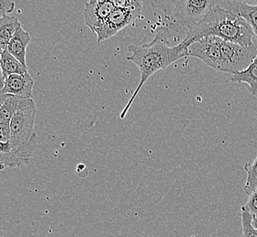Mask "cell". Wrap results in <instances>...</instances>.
Masks as SVG:
<instances>
[{"instance_id": "obj_1", "label": "cell", "mask_w": 257, "mask_h": 237, "mask_svg": "<svg viewBox=\"0 0 257 237\" xmlns=\"http://www.w3.org/2000/svg\"><path fill=\"white\" fill-rule=\"evenodd\" d=\"M170 37L171 31L168 28L161 26L156 30L155 38L151 43L142 47H136L134 45L128 46V50L133 55L128 57L127 59L138 67L141 72V80L134 95H132V98L122 109L119 116L120 118L126 117L134 100L137 98L141 89H143V86L152 75L158 70L166 69L178 59L189 57L188 48L183 46L182 43L176 47L169 46Z\"/></svg>"}, {"instance_id": "obj_2", "label": "cell", "mask_w": 257, "mask_h": 237, "mask_svg": "<svg viewBox=\"0 0 257 237\" xmlns=\"http://www.w3.org/2000/svg\"><path fill=\"white\" fill-rule=\"evenodd\" d=\"M207 37H217L224 41L249 47L253 45L254 33L252 27L242 18L218 5L197 25L189 29L181 43L188 48L195 41Z\"/></svg>"}, {"instance_id": "obj_3", "label": "cell", "mask_w": 257, "mask_h": 237, "mask_svg": "<svg viewBox=\"0 0 257 237\" xmlns=\"http://www.w3.org/2000/svg\"><path fill=\"white\" fill-rule=\"evenodd\" d=\"M150 4L163 10L183 28L191 29L206 17L218 6L214 0H175V1H150Z\"/></svg>"}, {"instance_id": "obj_4", "label": "cell", "mask_w": 257, "mask_h": 237, "mask_svg": "<svg viewBox=\"0 0 257 237\" xmlns=\"http://www.w3.org/2000/svg\"><path fill=\"white\" fill-rule=\"evenodd\" d=\"M37 105L34 99H23L20 109L10 121L12 144H28L37 135L34 132Z\"/></svg>"}, {"instance_id": "obj_5", "label": "cell", "mask_w": 257, "mask_h": 237, "mask_svg": "<svg viewBox=\"0 0 257 237\" xmlns=\"http://www.w3.org/2000/svg\"><path fill=\"white\" fill-rule=\"evenodd\" d=\"M257 48L254 45L242 47L223 40L222 46V72L232 75L247 69L256 57Z\"/></svg>"}, {"instance_id": "obj_6", "label": "cell", "mask_w": 257, "mask_h": 237, "mask_svg": "<svg viewBox=\"0 0 257 237\" xmlns=\"http://www.w3.org/2000/svg\"><path fill=\"white\" fill-rule=\"evenodd\" d=\"M143 2L136 0L135 4L128 8H115L103 27L96 33L98 42L108 40L127 26L133 24L142 15Z\"/></svg>"}, {"instance_id": "obj_7", "label": "cell", "mask_w": 257, "mask_h": 237, "mask_svg": "<svg viewBox=\"0 0 257 237\" xmlns=\"http://www.w3.org/2000/svg\"><path fill=\"white\" fill-rule=\"evenodd\" d=\"M38 147V136L36 135L30 143L13 144L0 143V166L1 170L6 168H20L30 163L35 150Z\"/></svg>"}, {"instance_id": "obj_8", "label": "cell", "mask_w": 257, "mask_h": 237, "mask_svg": "<svg viewBox=\"0 0 257 237\" xmlns=\"http://www.w3.org/2000/svg\"><path fill=\"white\" fill-rule=\"evenodd\" d=\"M223 43V40L217 37L203 38L189 46V57L197 58L204 64L221 71Z\"/></svg>"}, {"instance_id": "obj_9", "label": "cell", "mask_w": 257, "mask_h": 237, "mask_svg": "<svg viewBox=\"0 0 257 237\" xmlns=\"http://www.w3.org/2000/svg\"><path fill=\"white\" fill-rule=\"evenodd\" d=\"M115 8L113 0H90L85 4V24L92 32L97 33Z\"/></svg>"}, {"instance_id": "obj_10", "label": "cell", "mask_w": 257, "mask_h": 237, "mask_svg": "<svg viewBox=\"0 0 257 237\" xmlns=\"http://www.w3.org/2000/svg\"><path fill=\"white\" fill-rule=\"evenodd\" d=\"M34 80L30 73L13 74L1 81V94H9L22 99H32Z\"/></svg>"}, {"instance_id": "obj_11", "label": "cell", "mask_w": 257, "mask_h": 237, "mask_svg": "<svg viewBox=\"0 0 257 237\" xmlns=\"http://www.w3.org/2000/svg\"><path fill=\"white\" fill-rule=\"evenodd\" d=\"M31 41V37L30 33L23 30L21 27L17 30L14 37L10 40V44L8 47V51L10 54L14 56L16 59L20 61L21 64L28 69L27 61H26V54H27V47Z\"/></svg>"}, {"instance_id": "obj_12", "label": "cell", "mask_w": 257, "mask_h": 237, "mask_svg": "<svg viewBox=\"0 0 257 237\" xmlns=\"http://www.w3.org/2000/svg\"><path fill=\"white\" fill-rule=\"evenodd\" d=\"M227 10L239 16L252 27L254 37H257V4L250 5L246 2H228Z\"/></svg>"}, {"instance_id": "obj_13", "label": "cell", "mask_w": 257, "mask_h": 237, "mask_svg": "<svg viewBox=\"0 0 257 237\" xmlns=\"http://www.w3.org/2000/svg\"><path fill=\"white\" fill-rule=\"evenodd\" d=\"M20 20L15 17L4 16L0 18V51L8 50L10 40L14 37L17 30L21 28Z\"/></svg>"}, {"instance_id": "obj_14", "label": "cell", "mask_w": 257, "mask_h": 237, "mask_svg": "<svg viewBox=\"0 0 257 237\" xmlns=\"http://www.w3.org/2000/svg\"><path fill=\"white\" fill-rule=\"evenodd\" d=\"M1 81H4L9 76L13 74H25L29 69L20 63L14 56L10 54L8 50L1 52Z\"/></svg>"}, {"instance_id": "obj_15", "label": "cell", "mask_w": 257, "mask_h": 237, "mask_svg": "<svg viewBox=\"0 0 257 237\" xmlns=\"http://www.w3.org/2000/svg\"><path fill=\"white\" fill-rule=\"evenodd\" d=\"M230 80L237 83H246L249 86L250 93L255 96L257 94V55L247 69L232 75Z\"/></svg>"}, {"instance_id": "obj_16", "label": "cell", "mask_w": 257, "mask_h": 237, "mask_svg": "<svg viewBox=\"0 0 257 237\" xmlns=\"http://www.w3.org/2000/svg\"><path fill=\"white\" fill-rule=\"evenodd\" d=\"M23 99H24L13 95L1 94L0 122H10L16 112L20 109Z\"/></svg>"}, {"instance_id": "obj_17", "label": "cell", "mask_w": 257, "mask_h": 237, "mask_svg": "<svg viewBox=\"0 0 257 237\" xmlns=\"http://www.w3.org/2000/svg\"><path fill=\"white\" fill-rule=\"evenodd\" d=\"M243 170L247 174L244 184V192L248 196H250L257 189V155L252 162H249L243 165Z\"/></svg>"}, {"instance_id": "obj_18", "label": "cell", "mask_w": 257, "mask_h": 237, "mask_svg": "<svg viewBox=\"0 0 257 237\" xmlns=\"http://www.w3.org/2000/svg\"><path fill=\"white\" fill-rule=\"evenodd\" d=\"M241 215H242V237H257V229L252 226V222L253 216L249 212L245 205L241 208Z\"/></svg>"}, {"instance_id": "obj_19", "label": "cell", "mask_w": 257, "mask_h": 237, "mask_svg": "<svg viewBox=\"0 0 257 237\" xmlns=\"http://www.w3.org/2000/svg\"><path fill=\"white\" fill-rule=\"evenodd\" d=\"M11 141L10 122H0V143H9Z\"/></svg>"}, {"instance_id": "obj_20", "label": "cell", "mask_w": 257, "mask_h": 237, "mask_svg": "<svg viewBox=\"0 0 257 237\" xmlns=\"http://www.w3.org/2000/svg\"><path fill=\"white\" fill-rule=\"evenodd\" d=\"M15 10V3L10 0H0V18L12 13Z\"/></svg>"}, {"instance_id": "obj_21", "label": "cell", "mask_w": 257, "mask_h": 237, "mask_svg": "<svg viewBox=\"0 0 257 237\" xmlns=\"http://www.w3.org/2000/svg\"><path fill=\"white\" fill-rule=\"evenodd\" d=\"M245 206L252 213L253 217H257V189L248 198L247 203Z\"/></svg>"}, {"instance_id": "obj_22", "label": "cell", "mask_w": 257, "mask_h": 237, "mask_svg": "<svg viewBox=\"0 0 257 237\" xmlns=\"http://www.w3.org/2000/svg\"><path fill=\"white\" fill-rule=\"evenodd\" d=\"M252 226L257 229V217H253L252 222Z\"/></svg>"}]
</instances>
